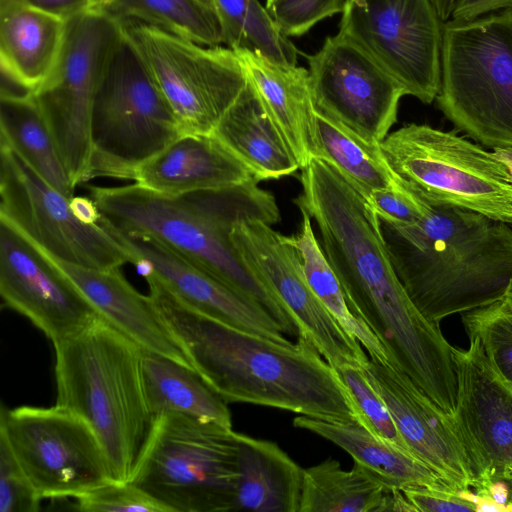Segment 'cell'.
<instances>
[{
	"mask_svg": "<svg viewBox=\"0 0 512 512\" xmlns=\"http://www.w3.org/2000/svg\"><path fill=\"white\" fill-rule=\"evenodd\" d=\"M494 152L512 172V148H497Z\"/></svg>",
	"mask_w": 512,
	"mask_h": 512,
	"instance_id": "obj_46",
	"label": "cell"
},
{
	"mask_svg": "<svg viewBox=\"0 0 512 512\" xmlns=\"http://www.w3.org/2000/svg\"><path fill=\"white\" fill-rule=\"evenodd\" d=\"M199 2H201L202 4H204L205 6L209 7L210 9L215 10V5H214V0H198Z\"/></svg>",
	"mask_w": 512,
	"mask_h": 512,
	"instance_id": "obj_50",
	"label": "cell"
},
{
	"mask_svg": "<svg viewBox=\"0 0 512 512\" xmlns=\"http://www.w3.org/2000/svg\"><path fill=\"white\" fill-rule=\"evenodd\" d=\"M45 12L66 20L91 9L90 0H21Z\"/></svg>",
	"mask_w": 512,
	"mask_h": 512,
	"instance_id": "obj_43",
	"label": "cell"
},
{
	"mask_svg": "<svg viewBox=\"0 0 512 512\" xmlns=\"http://www.w3.org/2000/svg\"><path fill=\"white\" fill-rule=\"evenodd\" d=\"M0 435L42 500L77 498L114 479L90 425L57 404L9 410L2 406Z\"/></svg>",
	"mask_w": 512,
	"mask_h": 512,
	"instance_id": "obj_12",
	"label": "cell"
},
{
	"mask_svg": "<svg viewBox=\"0 0 512 512\" xmlns=\"http://www.w3.org/2000/svg\"><path fill=\"white\" fill-rule=\"evenodd\" d=\"M440 19L446 22L451 18L457 0H432Z\"/></svg>",
	"mask_w": 512,
	"mask_h": 512,
	"instance_id": "obj_45",
	"label": "cell"
},
{
	"mask_svg": "<svg viewBox=\"0 0 512 512\" xmlns=\"http://www.w3.org/2000/svg\"><path fill=\"white\" fill-rule=\"evenodd\" d=\"M149 295L193 368L227 403H250L326 421L358 422L348 388L316 348L299 336L283 345L189 308L155 277Z\"/></svg>",
	"mask_w": 512,
	"mask_h": 512,
	"instance_id": "obj_2",
	"label": "cell"
},
{
	"mask_svg": "<svg viewBox=\"0 0 512 512\" xmlns=\"http://www.w3.org/2000/svg\"><path fill=\"white\" fill-rule=\"evenodd\" d=\"M0 129V142L51 187L69 199L74 196L75 186L33 94L1 91Z\"/></svg>",
	"mask_w": 512,
	"mask_h": 512,
	"instance_id": "obj_29",
	"label": "cell"
},
{
	"mask_svg": "<svg viewBox=\"0 0 512 512\" xmlns=\"http://www.w3.org/2000/svg\"><path fill=\"white\" fill-rule=\"evenodd\" d=\"M344 0H277L268 12L287 37H299L341 13Z\"/></svg>",
	"mask_w": 512,
	"mask_h": 512,
	"instance_id": "obj_39",
	"label": "cell"
},
{
	"mask_svg": "<svg viewBox=\"0 0 512 512\" xmlns=\"http://www.w3.org/2000/svg\"><path fill=\"white\" fill-rule=\"evenodd\" d=\"M302 212V224L298 234L286 236L287 242L298 252L308 285L334 317V319L369 354V358L389 363L388 354L373 331L349 309L340 282L319 244L311 224V217Z\"/></svg>",
	"mask_w": 512,
	"mask_h": 512,
	"instance_id": "obj_32",
	"label": "cell"
},
{
	"mask_svg": "<svg viewBox=\"0 0 512 512\" xmlns=\"http://www.w3.org/2000/svg\"><path fill=\"white\" fill-rule=\"evenodd\" d=\"M230 240L241 262L287 309L299 336L335 370L366 364L369 357L360 342L334 319L308 285L300 256L286 236L264 221L244 219L234 224Z\"/></svg>",
	"mask_w": 512,
	"mask_h": 512,
	"instance_id": "obj_15",
	"label": "cell"
},
{
	"mask_svg": "<svg viewBox=\"0 0 512 512\" xmlns=\"http://www.w3.org/2000/svg\"><path fill=\"white\" fill-rule=\"evenodd\" d=\"M237 432L181 414L155 417L130 482L169 512L233 511Z\"/></svg>",
	"mask_w": 512,
	"mask_h": 512,
	"instance_id": "obj_7",
	"label": "cell"
},
{
	"mask_svg": "<svg viewBox=\"0 0 512 512\" xmlns=\"http://www.w3.org/2000/svg\"><path fill=\"white\" fill-rule=\"evenodd\" d=\"M512 306V279L510 280L503 297Z\"/></svg>",
	"mask_w": 512,
	"mask_h": 512,
	"instance_id": "obj_48",
	"label": "cell"
},
{
	"mask_svg": "<svg viewBox=\"0 0 512 512\" xmlns=\"http://www.w3.org/2000/svg\"><path fill=\"white\" fill-rule=\"evenodd\" d=\"M300 180L302 193L294 202L315 220L351 312L400 366L425 361L440 345L442 332L417 309L398 279L366 195L316 157L301 168Z\"/></svg>",
	"mask_w": 512,
	"mask_h": 512,
	"instance_id": "obj_1",
	"label": "cell"
},
{
	"mask_svg": "<svg viewBox=\"0 0 512 512\" xmlns=\"http://www.w3.org/2000/svg\"><path fill=\"white\" fill-rule=\"evenodd\" d=\"M119 21L124 37L171 108L181 135L212 134L248 82L236 52L222 45H201L138 21Z\"/></svg>",
	"mask_w": 512,
	"mask_h": 512,
	"instance_id": "obj_10",
	"label": "cell"
},
{
	"mask_svg": "<svg viewBox=\"0 0 512 512\" xmlns=\"http://www.w3.org/2000/svg\"><path fill=\"white\" fill-rule=\"evenodd\" d=\"M293 425L345 450L354 463L373 474L388 491L418 486L455 490L411 452L375 437L358 422L326 421L301 415L293 419Z\"/></svg>",
	"mask_w": 512,
	"mask_h": 512,
	"instance_id": "obj_25",
	"label": "cell"
},
{
	"mask_svg": "<svg viewBox=\"0 0 512 512\" xmlns=\"http://www.w3.org/2000/svg\"><path fill=\"white\" fill-rule=\"evenodd\" d=\"M339 33L411 95L432 103L441 82L443 24L432 0H344Z\"/></svg>",
	"mask_w": 512,
	"mask_h": 512,
	"instance_id": "obj_13",
	"label": "cell"
},
{
	"mask_svg": "<svg viewBox=\"0 0 512 512\" xmlns=\"http://www.w3.org/2000/svg\"><path fill=\"white\" fill-rule=\"evenodd\" d=\"M223 44L255 51L273 62L297 65L298 50L259 0H214Z\"/></svg>",
	"mask_w": 512,
	"mask_h": 512,
	"instance_id": "obj_34",
	"label": "cell"
},
{
	"mask_svg": "<svg viewBox=\"0 0 512 512\" xmlns=\"http://www.w3.org/2000/svg\"><path fill=\"white\" fill-rule=\"evenodd\" d=\"M315 108L362 139L380 144L397 121L403 87L368 53L337 33L306 55Z\"/></svg>",
	"mask_w": 512,
	"mask_h": 512,
	"instance_id": "obj_16",
	"label": "cell"
},
{
	"mask_svg": "<svg viewBox=\"0 0 512 512\" xmlns=\"http://www.w3.org/2000/svg\"><path fill=\"white\" fill-rule=\"evenodd\" d=\"M111 1L112 0H90L91 9L105 11L107 7L110 5Z\"/></svg>",
	"mask_w": 512,
	"mask_h": 512,
	"instance_id": "obj_47",
	"label": "cell"
},
{
	"mask_svg": "<svg viewBox=\"0 0 512 512\" xmlns=\"http://www.w3.org/2000/svg\"><path fill=\"white\" fill-rule=\"evenodd\" d=\"M180 135L171 108L122 33L94 101L90 179L133 180L139 165Z\"/></svg>",
	"mask_w": 512,
	"mask_h": 512,
	"instance_id": "obj_9",
	"label": "cell"
},
{
	"mask_svg": "<svg viewBox=\"0 0 512 512\" xmlns=\"http://www.w3.org/2000/svg\"><path fill=\"white\" fill-rule=\"evenodd\" d=\"M67 20L21 0H0V62L8 82L34 94L55 70Z\"/></svg>",
	"mask_w": 512,
	"mask_h": 512,
	"instance_id": "obj_23",
	"label": "cell"
},
{
	"mask_svg": "<svg viewBox=\"0 0 512 512\" xmlns=\"http://www.w3.org/2000/svg\"><path fill=\"white\" fill-rule=\"evenodd\" d=\"M416 512H466L476 511L471 500V490L456 491L445 488L418 486L402 491Z\"/></svg>",
	"mask_w": 512,
	"mask_h": 512,
	"instance_id": "obj_41",
	"label": "cell"
},
{
	"mask_svg": "<svg viewBox=\"0 0 512 512\" xmlns=\"http://www.w3.org/2000/svg\"><path fill=\"white\" fill-rule=\"evenodd\" d=\"M426 203V213L416 224L379 221L406 293L439 325L448 316L504 297L512 279V228L453 205Z\"/></svg>",
	"mask_w": 512,
	"mask_h": 512,
	"instance_id": "obj_4",
	"label": "cell"
},
{
	"mask_svg": "<svg viewBox=\"0 0 512 512\" xmlns=\"http://www.w3.org/2000/svg\"><path fill=\"white\" fill-rule=\"evenodd\" d=\"M234 51L268 116L303 168L311 157L310 123L314 111L308 69L276 63L248 49Z\"/></svg>",
	"mask_w": 512,
	"mask_h": 512,
	"instance_id": "obj_24",
	"label": "cell"
},
{
	"mask_svg": "<svg viewBox=\"0 0 512 512\" xmlns=\"http://www.w3.org/2000/svg\"><path fill=\"white\" fill-rule=\"evenodd\" d=\"M121 37L120 21L103 10L68 19L59 62L33 94L75 187L91 180L94 101Z\"/></svg>",
	"mask_w": 512,
	"mask_h": 512,
	"instance_id": "obj_11",
	"label": "cell"
},
{
	"mask_svg": "<svg viewBox=\"0 0 512 512\" xmlns=\"http://www.w3.org/2000/svg\"><path fill=\"white\" fill-rule=\"evenodd\" d=\"M0 294L51 342L102 317L76 285L10 221L0 217Z\"/></svg>",
	"mask_w": 512,
	"mask_h": 512,
	"instance_id": "obj_18",
	"label": "cell"
},
{
	"mask_svg": "<svg viewBox=\"0 0 512 512\" xmlns=\"http://www.w3.org/2000/svg\"><path fill=\"white\" fill-rule=\"evenodd\" d=\"M390 494L364 467L328 458L303 470L300 512H386Z\"/></svg>",
	"mask_w": 512,
	"mask_h": 512,
	"instance_id": "obj_30",
	"label": "cell"
},
{
	"mask_svg": "<svg viewBox=\"0 0 512 512\" xmlns=\"http://www.w3.org/2000/svg\"><path fill=\"white\" fill-rule=\"evenodd\" d=\"M75 499L74 508L83 512H169L130 481L113 479Z\"/></svg>",
	"mask_w": 512,
	"mask_h": 512,
	"instance_id": "obj_37",
	"label": "cell"
},
{
	"mask_svg": "<svg viewBox=\"0 0 512 512\" xmlns=\"http://www.w3.org/2000/svg\"><path fill=\"white\" fill-rule=\"evenodd\" d=\"M128 252L142 275L155 277L189 308L227 325L291 345L273 316L259 303L230 288L161 242L118 231L99 221Z\"/></svg>",
	"mask_w": 512,
	"mask_h": 512,
	"instance_id": "obj_19",
	"label": "cell"
},
{
	"mask_svg": "<svg viewBox=\"0 0 512 512\" xmlns=\"http://www.w3.org/2000/svg\"><path fill=\"white\" fill-rule=\"evenodd\" d=\"M254 177L212 133L180 135L139 165L133 180L157 194L180 197L233 187Z\"/></svg>",
	"mask_w": 512,
	"mask_h": 512,
	"instance_id": "obj_22",
	"label": "cell"
},
{
	"mask_svg": "<svg viewBox=\"0 0 512 512\" xmlns=\"http://www.w3.org/2000/svg\"><path fill=\"white\" fill-rule=\"evenodd\" d=\"M53 346L56 404L90 425L114 480L129 481L154 419L144 390L143 349L103 317Z\"/></svg>",
	"mask_w": 512,
	"mask_h": 512,
	"instance_id": "obj_5",
	"label": "cell"
},
{
	"mask_svg": "<svg viewBox=\"0 0 512 512\" xmlns=\"http://www.w3.org/2000/svg\"><path fill=\"white\" fill-rule=\"evenodd\" d=\"M41 500L0 435V512H36Z\"/></svg>",
	"mask_w": 512,
	"mask_h": 512,
	"instance_id": "obj_38",
	"label": "cell"
},
{
	"mask_svg": "<svg viewBox=\"0 0 512 512\" xmlns=\"http://www.w3.org/2000/svg\"><path fill=\"white\" fill-rule=\"evenodd\" d=\"M468 339H477L494 369L512 387V306L504 299L461 314Z\"/></svg>",
	"mask_w": 512,
	"mask_h": 512,
	"instance_id": "obj_35",
	"label": "cell"
},
{
	"mask_svg": "<svg viewBox=\"0 0 512 512\" xmlns=\"http://www.w3.org/2000/svg\"><path fill=\"white\" fill-rule=\"evenodd\" d=\"M252 178L233 187L168 197L137 183L89 186L99 221L128 233L151 237L230 288L262 305L284 333L298 336L293 318L280 300L241 262L230 240L244 219L277 223L273 194Z\"/></svg>",
	"mask_w": 512,
	"mask_h": 512,
	"instance_id": "obj_3",
	"label": "cell"
},
{
	"mask_svg": "<svg viewBox=\"0 0 512 512\" xmlns=\"http://www.w3.org/2000/svg\"><path fill=\"white\" fill-rule=\"evenodd\" d=\"M453 347L456 403L452 414L475 490L512 481V387L477 339Z\"/></svg>",
	"mask_w": 512,
	"mask_h": 512,
	"instance_id": "obj_17",
	"label": "cell"
},
{
	"mask_svg": "<svg viewBox=\"0 0 512 512\" xmlns=\"http://www.w3.org/2000/svg\"><path fill=\"white\" fill-rule=\"evenodd\" d=\"M237 441L233 511L300 512L304 469L274 442L238 432Z\"/></svg>",
	"mask_w": 512,
	"mask_h": 512,
	"instance_id": "obj_26",
	"label": "cell"
},
{
	"mask_svg": "<svg viewBox=\"0 0 512 512\" xmlns=\"http://www.w3.org/2000/svg\"><path fill=\"white\" fill-rule=\"evenodd\" d=\"M362 370L412 454L455 490H470L474 479L452 415L401 369L369 358Z\"/></svg>",
	"mask_w": 512,
	"mask_h": 512,
	"instance_id": "obj_20",
	"label": "cell"
},
{
	"mask_svg": "<svg viewBox=\"0 0 512 512\" xmlns=\"http://www.w3.org/2000/svg\"><path fill=\"white\" fill-rule=\"evenodd\" d=\"M31 242L76 285L98 313L116 329L143 350L164 355L193 368L188 355L154 300L150 295L145 296L138 292L119 268L98 270L69 263Z\"/></svg>",
	"mask_w": 512,
	"mask_h": 512,
	"instance_id": "obj_21",
	"label": "cell"
},
{
	"mask_svg": "<svg viewBox=\"0 0 512 512\" xmlns=\"http://www.w3.org/2000/svg\"><path fill=\"white\" fill-rule=\"evenodd\" d=\"M367 199L379 218L396 225H413L425 215L427 203L401 181L386 188L372 190Z\"/></svg>",
	"mask_w": 512,
	"mask_h": 512,
	"instance_id": "obj_40",
	"label": "cell"
},
{
	"mask_svg": "<svg viewBox=\"0 0 512 512\" xmlns=\"http://www.w3.org/2000/svg\"><path fill=\"white\" fill-rule=\"evenodd\" d=\"M310 156L332 164L366 197L372 190L398 183L382 156L380 144L362 139L315 106L310 123Z\"/></svg>",
	"mask_w": 512,
	"mask_h": 512,
	"instance_id": "obj_31",
	"label": "cell"
},
{
	"mask_svg": "<svg viewBox=\"0 0 512 512\" xmlns=\"http://www.w3.org/2000/svg\"><path fill=\"white\" fill-rule=\"evenodd\" d=\"M277 0H265V7L268 10Z\"/></svg>",
	"mask_w": 512,
	"mask_h": 512,
	"instance_id": "obj_51",
	"label": "cell"
},
{
	"mask_svg": "<svg viewBox=\"0 0 512 512\" xmlns=\"http://www.w3.org/2000/svg\"><path fill=\"white\" fill-rule=\"evenodd\" d=\"M380 150L417 196L512 224V172L494 151L425 124L388 134Z\"/></svg>",
	"mask_w": 512,
	"mask_h": 512,
	"instance_id": "obj_8",
	"label": "cell"
},
{
	"mask_svg": "<svg viewBox=\"0 0 512 512\" xmlns=\"http://www.w3.org/2000/svg\"><path fill=\"white\" fill-rule=\"evenodd\" d=\"M337 372L354 402L358 423L375 437L411 452L400 435L385 402L370 385L362 368L346 365L338 368Z\"/></svg>",
	"mask_w": 512,
	"mask_h": 512,
	"instance_id": "obj_36",
	"label": "cell"
},
{
	"mask_svg": "<svg viewBox=\"0 0 512 512\" xmlns=\"http://www.w3.org/2000/svg\"><path fill=\"white\" fill-rule=\"evenodd\" d=\"M501 10L512 11V0H457L450 19L472 20Z\"/></svg>",
	"mask_w": 512,
	"mask_h": 512,
	"instance_id": "obj_42",
	"label": "cell"
},
{
	"mask_svg": "<svg viewBox=\"0 0 512 512\" xmlns=\"http://www.w3.org/2000/svg\"><path fill=\"white\" fill-rule=\"evenodd\" d=\"M439 109L481 144L512 148V11L443 24Z\"/></svg>",
	"mask_w": 512,
	"mask_h": 512,
	"instance_id": "obj_6",
	"label": "cell"
},
{
	"mask_svg": "<svg viewBox=\"0 0 512 512\" xmlns=\"http://www.w3.org/2000/svg\"><path fill=\"white\" fill-rule=\"evenodd\" d=\"M70 207L73 214L82 222L98 224L101 213L91 197L73 196L70 198Z\"/></svg>",
	"mask_w": 512,
	"mask_h": 512,
	"instance_id": "obj_44",
	"label": "cell"
},
{
	"mask_svg": "<svg viewBox=\"0 0 512 512\" xmlns=\"http://www.w3.org/2000/svg\"><path fill=\"white\" fill-rule=\"evenodd\" d=\"M213 134L262 181L300 167L248 81Z\"/></svg>",
	"mask_w": 512,
	"mask_h": 512,
	"instance_id": "obj_27",
	"label": "cell"
},
{
	"mask_svg": "<svg viewBox=\"0 0 512 512\" xmlns=\"http://www.w3.org/2000/svg\"><path fill=\"white\" fill-rule=\"evenodd\" d=\"M506 484H507L508 490H509V498H508L507 505H508L510 511H512V481L506 482Z\"/></svg>",
	"mask_w": 512,
	"mask_h": 512,
	"instance_id": "obj_49",
	"label": "cell"
},
{
	"mask_svg": "<svg viewBox=\"0 0 512 512\" xmlns=\"http://www.w3.org/2000/svg\"><path fill=\"white\" fill-rule=\"evenodd\" d=\"M0 197V217L56 258L98 270L131 263L126 249L106 229L79 220L70 199L2 142Z\"/></svg>",
	"mask_w": 512,
	"mask_h": 512,
	"instance_id": "obj_14",
	"label": "cell"
},
{
	"mask_svg": "<svg viewBox=\"0 0 512 512\" xmlns=\"http://www.w3.org/2000/svg\"><path fill=\"white\" fill-rule=\"evenodd\" d=\"M105 12L154 26L205 46L223 44L216 11L198 0H112Z\"/></svg>",
	"mask_w": 512,
	"mask_h": 512,
	"instance_id": "obj_33",
	"label": "cell"
},
{
	"mask_svg": "<svg viewBox=\"0 0 512 512\" xmlns=\"http://www.w3.org/2000/svg\"><path fill=\"white\" fill-rule=\"evenodd\" d=\"M142 374L153 418L174 413L232 428L227 402L194 368L143 350Z\"/></svg>",
	"mask_w": 512,
	"mask_h": 512,
	"instance_id": "obj_28",
	"label": "cell"
}]
</instances>
